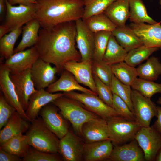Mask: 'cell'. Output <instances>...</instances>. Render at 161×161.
<instances>
[{
	"instance_id": "cell-1",
	"label": "cell",
	"mask_w": 161,
	"mask_h": 161,
	"mask_svg": "<svg viewBox=\"0 0 161 161\" xmlns=\"http://www.w3.org/2000/svg\"><path fill=\"white\" fill-rule=\"evenodd\" d=\"M76 33L74 21L59 24L49 30L40 29L34 46L40 58L54 65L59 74L64 70L67 62L81 61L80 54L75 48Z\"/></svg>"
},
{
	"instance_id": "cell-2",
	"label": "cell",
	"mask_w": 161,
	"mask_h": 161,
	"mask_svg": "<svg viewBox=\"0 0 161 161\" xmlns=\"http://www.w3.org/2000/svg\"><path fill=\"white\" fill-rule=\"evenodd\" d=\"M37 10L36 18L41 27L47 30L63 23L82 18L83 0H35Z\"/></svg>"
},
{
	"instance_id": "cell-3",
	"label": "cell",
	"mask_w": 161,
	"mask_h": 161,
	"mask_svg": "<svg viewBox=\"0 0 161 161\" xmlns=\"http://www.w3.org/2000/svg\"><path fill=\"white\" fill-rule=\"evenodd\" d=\"M60 111L59 113L71 124L77 134L81 136L82 128L85 123L100 117L86 108L78 101L65 95L52 102Z\"/></svg>"
},
{
	"instance_id": "cell-4",
	"label": "cell",
	"mask_w": 161,
	"mask_h": 161,
	"mask_svg": "<svg viewBox=\"0 0 161 161\" xmlns=\"http://www.w3.org/2000/svg\"><path fill=\"white\" fill-rule=\"evenodd\" d=\"M25 135L30 145L38 150L58 152L59 139L46 126L41 117L32 120Z\"/></svg>"
},
{
	"instance_id": "cell-5",
	"label": "cell",
	"mask_w": 161,
	"mask_h": 161,
	"mask_svg": "<svg viewBox=\"0 0 161 161\" xmlns=\"http://www.w3.org/2000/svg\"><path fill=\"white\" fill-rule=\"evenodd\" d=\"M109 139L115 145L134 139L141 127L136 120H127L121 116H114L107 119Z\"/></svg>"
},
{
	"instance_id": "cell-6",
	"label": "cell",
	"mask_w": 161,
	"mask_h": 161,
	"mask_svg": "<svg viewBox=\"0 0 161 161\" xmlns=\"http://www.w3.org/2000/svg\"><path fill=\"white\" fill-rule=\"evenodd\" d=\"M63 92L65 96L78 101L88 110L106 120L113 117L121 116L97 95L73 91Z\"/></svg>"
},
{
	"instance_id": "cell-7",
	"label": "cell",
	"mask_w": 161,
	"mask_h": 161,
	"mask_svg": "<svg viewBox=\"0 0 161 161\" xmlns=\"http://www.w3.org/2000/svg\"><path fill=\"white\" fill-rule=\"evenodd\" d=\"M6 13L4 24L9 27L10 32L22 27L35 18L37 10L36 4L30 5L20 4L14 6L6 0Z\"/></svg>"
},
{
	"instance_id": "cell-8",
	"label": "cell",
	"mask_w": 161,
	"mask_h": 161,
	"mask_svg": "<svg viewBox=\"0 0 161 161\" xmlns=\"http://www.w3.org/2000/svg\"><path fill=\"white\" fill-rule=\"evenodd\" d=\"M131 99L136 120L141 127L150 126L152 118L157 114V106L150 98L132 90Z\"/></svg>"
},
{
	"instance_id": "cell-9",
	"label": "cell",
	"mask_w": 161,
	"mask_h": 161,
	"mask_svg": "<svg viewBox=\"0 0 161 161\" xmlns=\"http://www.w3.org/2000/svg\"><path fill=\"white\" fill-rule=\"evenodd\" d=\"M134 139L144 152L145 160H154L161 147V135L154 126L141 127Z\"/></svg>"
},
{
	"instance_id": "cell-10",
	"label": "cell",
	"mask_w": 161,
	"mask_h": 161,
	"mask_svg": "<svg viewBox=\"0 0 161 161\" xmlns=\"http://www.w3.org/2000/svg\"><path fill=\"white\" fill-rule=\"evenodd\" d=\"M85 144L83 139L69 130L60 139L58 152L64 160L80 161L83 160Z\"/></svg>"
},
{
	"instance_id": "cell-11",
	"label": "cell",
	"mask_w": 161,
	"mask_h": 161,
	"mask_svg": "<svg viewBox=\"0 0 161 161\" xmlns=\"http://www.w3.org/2000/svg\"><path fill=\"white\" fill-rule=\"evenodd\" d=\"M76 42L81 57V61L92 62L95 49L94 33L80 18L75 21Z\"/></svg>"
},
{
	"instance_id": "cell-12",
	"label": "cell",
	"mask_w": 161,
	"mask_h": 161,
	"mask_svg": "<svg viewBox=\"0 0 161 161\" xmlns=\"http://www.w3.org/2000/svg\"><path fill=\"white\" fill-rule=\"evenodd\" d=\"M58 109L53 104L49 103L42 108L39 114L47 128L60 139L69 129L66 120L58 113Z\"/></svg>"
},
{
	"instance_id": "cell-13",
	"label": "cell",
	"mask_w": 161,
	"mask_h": 161,
	"mask_svg": "<svg viewBox=\"0 0 161 161\" xmlns=\"http://www.w3.org/2000/svg\"><path fill=\"white\" fill-rule=\"evenodd\" d=\"M39 58L38 51L34 46L26 50L13 54L3 64L10 70V74H14L31 69Z\"/></svg>"
},
{
	"instance_id": "cell-14",
	"label": "cell",
	"mask_w": 161,
	"mask_h": 161,
	"mask_svg": "<svg viewBox=\"0 0 161 161\" xmlns=\"http://www.w3.org/2000/svg\"><path fill=\"white\" fill-rule=\"evenodd\" d=\"M10 70L1 64L0 86L3 94L8 102L25 120L31 122L19 100L14 85L10 77Z\"/></svg>"
},
{
	"instance_id": "cell-15",
	"label": "cell",
	"mask_w": 161,
	"mask_h": 161,
	"mask_svg": "<svg viewBox=\"0 0 161 161\" xmlns=\"http://www.w3.org/2000/svg\"><path fill=\"white\" fill-rule=\"evenodd\" d=\"M10 77L20 103L25 111L30 97L36 90L32 79L30 69L10 74Z\"/></svg>"
},
{
	"instance_id": "cell-16",
	"label": "cell",
	"mask_w": 161,
	"mask_h": 161,
	"mask_svg": "<svg viewBox=\"0 0 161 161\" xmlns=\"http://www.w3.org/2000/svg\"><path fill=\"white\" fill-rule=\"evenodd\" d=\"M39 58L30 69L32 80L36 89H44L55 81L57 68Z\"/></svg>"
},
{
	"instance_id": "cell-17",
	"label": "cell",
	"mask_w": 161,
	"mask_h": 161,
	"mask_svg": "<svg viewBox=\"0 0 161 161\" xmlns=\"http://www.w3.org/2000/svg\"><path fill=\"white\" fill-rule=\"evenodd\" d=\"M129 26L143 45L150 47H161V24L131 23Z\"/></svg>"
},
{
	"instance_id": "cell-18",
	"label": "cell",
	"mask_w": 161,
	"mask_h": 161,
	"mask_svg": "<svg viewBox=\"0 0 161 161\" xmlns=\"http://www.w3.org/2000/svg\"><path fill=\"white\" fill-rule=\"evenodd\" d=\"M92 63L88 61H69L65 64L64 68V70L72 73L79 83L88 87L97 95L92 75Z\"/></svg>"
},
{
	"instance_id": "cell-19",
	"label": "cell",
	"mask_w": 161,
	"mask_h": 161,
	"mask_svg": "<svg viewBox=\"0 0 161 161\" xmlns=\"http://www.w3.org/2000/svg\"><path fill=\"white\" fill-rule=\"evenodd\" d=\"M81 136L86 143L110 140L106 120L99 117L85 123Z\"/></svg>"
},
{
	"instance_id": "cell-20",
	"label": "cell",
	"mask_w": 161,
	"mask_h": 161,
	"mask_svg": "<svg viewBox=\"0 0 161 161\" xmlns=\"http://www.w3.org/2000/svg\"><path fill=\"white\" fill-rule=\"evenodd\" d=\"M64 95V92L51 93L44 89H36L30 98L25 111L27 115L31 121L38 117L41 110L45 106Z\"/></svg>"
},
{
	"instance_id": "cell-21",
	"label": "cell",
	"mask_w": 161,
	"mask_h": 161,
	"mask_svg": "<svg viewBox=\"0 0 161 161\" xmlns=\"http://www.w3.org/2000/svg\"><path fill=\"white\" fill-rule=\"evenodd\" d=\"M112 161H143L144 154L137 141L135 139L128 143L115 145L107 160Z\"/></svg>"
},
{
	"instance_id": "cell-22",
	"label": "cell",
	"mask_w": 161,
	"mask_h": 161,
	"mask_svg": "<svg viewBox=\"0 0 161 161\" xmlns=\"http://www.w3.org/2000/svg\"><path fill=\"white\" fill-rule=\"evenodd\" d=\"M113 145L110 140L85 143L83 160L85 161L107 160L112 152Z\"/></svg>"
},
{
	"instance_id": "cell-23",
	"label": "cell",
	"mask_w": 161,
	"mask_h": 161,
	"mask_svg": "<svg viewBox=\"0 0 161 161\" xmlns=\"http://www.w3.org/2000/svg\"><path fill=\"white\" fill-rule=\"evenodd\" d=\"M46 90L51 93L61 91L67 92L76 90L97 95L90 89L80 86L73 75L66 70L61 73L59 79L49 86Z\"/></svg>"
},
{
	"instance_id": "cell-24",
	"label": "cell",
	"mask_w": 161,
	"mask_h": 161,
	"mask_svg": "<svg viewBox=\"0 0 161 161\" xmlns=\"http://www.w3.org/2000/svg\"><path fill=\"white\" fill-rule=\"evenodd\" d=\"M28 121L15 111L5 126L0 132V145L11 138L26 132L30 126Z\"/></svg>"
},
{
	"instance_id": "cell-25",
	"label": "cell",
	"mask_w": 161,
	"mask_h": 161,
	"mask_svg": "<svg viewBox=\"0 0 161 161\" xmlns=\"http://www.w3.org/2000/svg\"><path fill=\"white\" fill-rule=\"evenodd\" d=\"M103 13L117 27L125 26L129 17V0H116Z\"/></svg>"
},
{
	"instance_id": "cell-26",
	"label": "cell",
	"mask_w": 161,
	"mask_h": 161,
	"mask_svg": "<svg viewBox=\"0 0 161 161\" xmlns=\"http://www.w3.org/2000/svg\"><path fill=\"white\" fill-rule=\"evenodd\" d=\"M118 43L127 52L143 45L129 26L117 27L112 32Z\"/></svg>"
},
{
	"instance_id": "cell-27",
	"label": "cell",
	"mask_w": 161,
	"mask_h": 161,
	"mask_svg": "<svg viewBox=\"0 0 161 161\" xmlns=\"http://www.w3.org/2000/svg\"><path fill=\"white\" fill-rule=\"evenodd\" d=\"M41 27L39 21L34 18L22 27V38L18 45L14 49L13 54L24 51L27 47L33 46L38 38V32Z\"/></svg>"
},
{
	"instance_id": "cell-28",
	"label": "cell",
	"mask_w": 161,
	"mask_h": 161,
	"mask_svg": "<svg viewBox=\"0 0 161 161\" xmlns=\"http://www.w3.org/2000/svg\"><path fill=\"white\" fill-rule=\"evenodd\" d=\"M127 53L128 52L118 43L112 34L109 38L103 60L111 65L124 61Z\"/></svg>"
},
{
	"instance_id": "cell-29",
	"label": "cell",
	"mask_w": 161,
	"mask_h": 161,
	"mask_svg": "<svg viewBox=\"0 0 161 161\" xmlns=\"http://www.w3.org/2000/svg\"><path fill=\"white\" fill-rule=\"evenodd\" d=\"M136 69L139 78L154 81L161 74V63L158 58L152 56Z\"/></svg>"
},
{
	"instance_id": "cell-30",
	"label": "cell",
	"mask_w": 161,
	"mask_h": 161,
	"mask_svg": "<svg viewBox=\"0 0 161 161\" xmlns=\"http://www.w3.org/2000/svg\"><path fill=\"white\" fill-rule=\"evenodd\" d=\"M129 20L131 23H147L154 24L157 23L148 14L142 0H129Z\"/></svg>"
},
{
	"instance_id": "cell-31",
	"label": "cell",
	"mask_w": 161,
	"mask_h": 161,
	"mask_svg": "<svg viewBox=\"0 0 161 161\" xmlns=\"http://www.w3.org/2000/svg\"><path fill=\"white\" fill-rule=\"evenodd\" d=\"M30 147L25 135L20 134L8 140L0 148L22 159Z\"/></svg>"
},
{
	"instance_id": "cell-32",
	"label": "cell",
	"mask_w": 161,
	"mask_h": 161,
	"mask_svg": "<svg viewBox=\"0 0 161 161\" xmlns=\"http://www.w3.org/2000/svg\"><path fill=\"white\" fill-rule=\"evenodd\" d=\"M111 67L113 75L125 84L131 86L138 76L136 68L124 61L112 64Z\"/></svg>"
},
{
	"instance_id": "cell-33",
	"label": "cell",
	"mask_w": 161,
	"mask_h": 161,
	"mask_svg": "<svg viewBox=\"0 0 161 161\" xmlns=\"http://www.w3.org/2000/svg\"><path fill=\"white\" fill-rule=\"evenodd\" d=\"M83 21L94 33L103 31L112 32L117 27L103 13L92 16Z\"/></svg>"
},
{
	"instance_id": "cell-34",
	"label": "cell",
	"mask_w": 161,
	"mask_h": 161,
	"mask_svg": "<svg viewBox=\"0 0 161 161\" xmlns=\"http://www.w3.org/2000/svg\"><path fill=\"white\" fill-rule=\"evenodd\" d=\"M159 49L158 47H148L143 45L128 52L124 61L130 66L135 67L148 58Z\"/></svg>"
},
{
	"instance_id": "cell-35",
	"label": "cell",
	"mask_w": 161,
	"mask_h": 161,
	"mask_svg": "<svg viewBox=\"0 0 161 161\" xmlns=\"http://www.w3.org/2000/svg\"><path fill=\"white\" fill-rule=\"evenodd\" d=\"M22 31V27L11 31L0 39V53L2 58L7 60L13 54L15 43Z\"/></svg>"
},
{
	"instance_id": "cell-36",
	"label": "cell",
	"mask_w": 161,
	"mask_h": 161,
	"mask_svg": "<svg viewBox=\"0 0 161 161\" xmlns=\"http://www.w3.org/2000/svg\"><path fill=\"white\" fill-rule=\"evenodd\" d=\"M131 86L133 89L150 98L155 94L161 93V83H156L153 81L139 78H137Z\"/></svg>"
},
{
	"instance_id": "cell-37",
	"label": "cell",
	"mask_w": 161,
	"mask_h": 161,
	"mask_svg": "<svg viewBox=\"0 0 161 161\" xmlns=\"http://www.w3.org/2000/svg\"><path fill=\"white\" fill-rule=\"evenodd\" d=\"M109 87L113 94L117 95L125 102L134 115L131 99L132 90L131 86L122 83L113 74Z\"/></svg>"
},
{
	"instance_id": "cell-38",
	"label": "cell",
	"mask_w": 161,
	"mask_h": 161,
	"mask_svg": "<svg viewBox=\"0 0 161 161\" xmlns=\"http://www.w3.org/2000/svg\"><path fill=\"white\" fill-rule=\"evenodd\" d=\"M116 0H83L84 9L82 18L84 20L89 17L103 13Z\"/></svg>"
},
{
	"instance_id": "cell-39",
	"label": "cell",
	"mask_w": 161,
	"mask_h": 161,
	"mask_svg": "<svg viewBox=\"0 0 161 161\" xmlns=\"http://www.w3.org/2000/svg\"><path fill=\"white\" fill-rule=\"evenodd\" d=\"M94 33L95 49L93 61L103 60L112 32L103 31Z\"/></svg>"
},
{
	"instance_id": "cell-40",
	"label": "cell",
	"mask_w": 161,
	"mask_h": 161,
	"mask_svg": "<svg viewBox=\"0 0 161 161\" xmlns=\"http://www.w3.org/2000/svg\"><path fill=\"white\" fill-rule=\"evenodd\" d=\"M92 72L93 74L97 76L103 82L110 86L113 75L111 65L103 60L93 61Z\"/></svg>"
},
{
	"instance_id": "cell-41",
	"label": "cell",
	"mask_w": 161,
	"mask_h": 161,
	"mask_svg": "<svg viewBox=\"0 0 161 161\" xmlns=\"http://www.w3.org/2000/svg\"><path fill=\"white\" fill-rule=\"evenodd\" d=\"M23 161H61L62 157L57 153H49L36 150L30 146L22 158Z\"/></svg>"
},
{
	"instance_id": "cell-42",
	"label": "cell",
	"mask_w": 161,
	"mask_h": 161,
	"mask_svg": "<svg viewBox=\"0 0 161 161\" xmlns=\"http://www.w3.org/2000/svg\"><path fill=\"white\" fill-rule=\"evenodd\" d=\"M112 107L120 115L127 120H136V118L125 102L117 95L113 94Z\"/></svg>"
},
{
	"instance_id": "cell-43",
	"label": "cell",
	"mask_w": 161,
	"mask_h": 161,
	"mask_svg": "<svg viewBox=\"0 0 161 161\" xmlns=\"http://www.w3.org/2000/svg\"><path fill=\"white\" fill-rule=\"evenodd\" d=\"M98 97L105 103L112 107L113 93L109 86L92 74Z\"/></svg>"
},
{
	"instance_id": "cell-44",
	"label": "cell",
	"mask_w": 161,
	"mask_h": 161,
	"mask_svg": "<svg viewBox=\"0 0 161 161\" xmlns=\"http://www.w3.org/2000/svg\"><path fill=\"white\" fill-rule=\"evenodd\" d=\"M16 109L7 101L3 93L0 95V129L7 124Z\"/></svg>"
},
{
	"instance_id": "cell-45",
	"label": "cell",
	"mask_w": 161,
	"mask_h": 161,
	"mask_svg": "<svg viewBox=\"0 0 161 161\" xmlns=\"http://www.w3.org/2000/svg\"><path fill=\"white\" fill-rule=\"evenodd\" d=\"M22 158L8 152L0 148V161H21Z\"/></svg>"
},
{
	"instance_id": "cell-46",
	"label": "cell",
	"mask_w": 161,
	"mask_h": 161,
	"mask_svg": "<svg viewBox=\"0 0 161 161\" xmlns=\"http://www.w3.org/2000/svg\"><path fill=\"white\" fill-rule=\"evenodd\" d=\"M157 119L155 121L153 126L161 135V107L157 106Z\"/></svg>"
},
{
	"instance_id": "cell-47",
	"label": "cell",
	"mask_w": 161,
	"mask_h": 161,
	"mask_svg": "<svg viewBox=\"0 0 161 161\" xmlns=\"http://www.w3.org/2000/svg\"><path fill=\"white\" fill-rule=\"evenodd\" d=\"M7 1L10 4L13 5L17 4L30 5L36 4L35 0H7Z\"/></svg>"
},
{
	"instance_id": "cell-48",
	"label": "cell",
	"mask_w": 161,
	"mask_h": 161,
	"mask_svg": "<svg viewBox=\"0 0 161 161\" xmlns=\"http://www.w3.org/2000/svg\"><path fill=\"white\" fill-rule=\"evenodd\" d=\"M6 10V0H0V19L1 21Z\"/></svg>"
},
{
	"instance_id": "cell-49",
	"label": "cell",
	"mask_w": 161,
	"mask_h": 161,
	"mask_svg": "<svg viewBox=\"0 0 161 161\" xmlns=\"http://www.w3.org/2000/svg\"><path fill=\"white\" fill-rule=\"evenodd\" d=\"M9 32V28L7 25L4 24L1 25L0 26V39Z\"/></svg>"
},
{
	"instance_id": "cell-50",
	"label": "cell",
	"mask_w": 161,
	"mask_h": 161,
	"mask_svg": "<svg viewBox=\"0 0 161 161\" xmlns=\"http://www.w3.org/2000/svg\"><path fill=\"white\" fill-rule=\"evenodd\" d=\"M154 160L156 161H161V147L156 155Z\"/></svg>"
},
{
	"instance_id": "cell-51",
	"label": "cell",
	"mask_w": 161,
	"mask_h": 161,
	"mask_svg": "<svg viewBox=\"0 0 161 161\" xmlns=\"http://www.w3.org/2000/svg\"><path fill=\"white\" fill-rule=\"evenodd\" d=\"M157 102L158 104L161 105V97L159 98Z\"/></svg>"
},
{
	"instance_id": "cell-52",
	"label": "cell",
	"mask_w": 161,
	"mask_h": 161,
	"mask_svg": "<svg viewBox=\"0 0 161 161\" xmlns=\"http://www.w3.org/2000/svg\"><path fill=\"white\" fill-rule=\"evenodd\" d=\"M159 4H160L161 5V0H160V1H159Z\"/></svg>"
},
{
	"instance_id": "cell-53",
	"label": "cell",
	"mask_w": 161,
	"mask_h": 161,
	"mask_svg": "<svg viewBox=\"0 0 161 161\" xmlns=\"http://www.w3.org/2000/svg\"><path fill=\"white\" fill-rule=\"evenodd\" d=\"M159 48L160 49H161V47Z\"/></svg>"
}]
</instances>
